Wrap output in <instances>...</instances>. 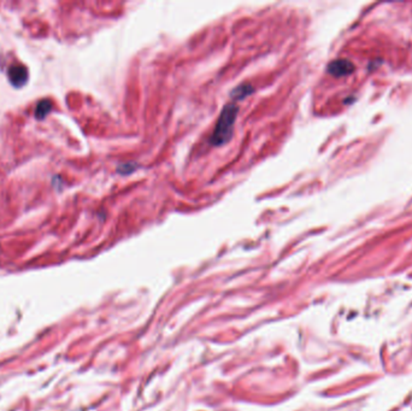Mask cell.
<instances>
[{
    "mask_svg": "<svg viewBox=\"0 0 412 411\" xmlns=\"http://www.w3.org/2000/svg\"><path fill=\"white\" fill-rule=\"evenodd\" d=\"M252 92H253V87H252L251 84H241V86L236 87V88L233 91L232 95L235 99H243V98L251 94Z\"/></svg>",
    "mask_w": 412,
    "mask_h": 411,
    "instance_id": "obj_5",
    "label": "cell"
},
{
    "mask_svg": "<svg viewBox=\"0 0 412 411\" xmlns=\"http://www.w3.org/2000/svg\"><path fill=\"white\" fill-rule=\"evenodd\" d=\"M7 74H9L10 82L15 87H22L23 84H26L28 80L27 68L21 66V64H16V66L11 67Z\"/></svg>",
    "mask_w": 412,
    "mask_h": 411,
    "instance_id": "obj_2",
    "label": "cell"
},
{
    "mask_svg": "<svg viewBox=\"0 0 412 411\" xmlns=\"http://www.w3.org/2000/svg\"><path fill=\"white\" fill-rule=\"evenodd\" d=\"M353 71V66L349 61L339 59V61L333 62L329 66V72L334 76H344Z\"/></svg>",
    "mask_w": 412,
    "mask_h": 411,
    "instance_id": "obj_3",
    "label": "cell"
},
{
    "mask_svg": "<svg viewBox=\"0 0 412 411\" xmlns=\"http://www.w3.org/2000/svg\"><path fill=\"white\" fill-rule=\"evenodd\" d=\"M51 110H52L51 100H49V99L40 100L38 103V105H36L35 117L38 118V120H44V118L46 117L50 112H51Z\"/></svg>",
    "mask_w": 412,
    "mask_h": 411,
    "instance_id": "obj_4",
    "label": "cell"
},
{
    "mask_svg": "<svg viewBox=\"0 0 412 411\" xmlns=\"http://www.w3.org/2000/svg\"><path fill=\"white\" fill-rule=\"evenodd\" d=\"M236 115L237 106L235 105V104H228V105L223 109L217 123H216L214 133H212V145L221 146L231 139L233 129H234L235 120H236Z\"/></svg>",
    "mask_w": 412,
    "mask_h": 411,
    "instance_id": "obj_1",
    "label": "cell"
}]
</instances>
